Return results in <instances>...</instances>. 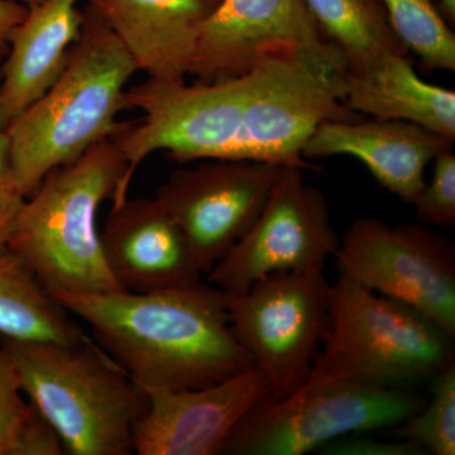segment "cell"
<instances>
[{"label":"cell","mask_w":455,"mask_h":455,"mask_svg":"<svg viewBox=\"0 0 455 455\" xmlns=\"http://www.w3.org/2000/svg\"><path fill=\"white\" fill-rule=\"evenodd\" d=\"M415 205L419 223L449 228L455 224V155L444 149L434 158L430 184H425Z\"/></svg>","instance_id":"cb8c5ba5"},{"label":"cell","mask_w":455,"mask_h":455,"mask_svg":"<svg viewBox=\"0 0 455 455\" xmlns=\"http://www.w3.org/2000/svg\"><path fill=\"white\" fill-rule=\"evenodd\" d=\"M347 61L328 37L263 60L244 74L236 161L311 169L302 149L325 122L358 121L344 104Z\"/></svg>","instance_id":"8992f818"},{"label":"cell","mask_w":455,"mask_h":455,"mask_svg":"<svg viewBox=\"0 0 455 455\" xmlns=\"http://www.w3.org/2000/svg\"><path fill=\"white\" fill-rule=\"evenodd\" d=\"M326 37L304 0H220L204 23L190 75L214 82Z\"/></svg>","instance_id":"4fadbf2b"},{"label":"cell","mask_w":455,"mask_h":455,"mask_svg":"<svg viewBox=\"0 0 455 455\" xmlns=\"http://www.w3.org/2000/svg\"><path fill=\"white\" fill-rule=\"evenodd\" d=\"M22 390L59 436L65 454L130 455L146 392L88 335L75 341L0 334Z\"/></svg>","instance_id":"277c9868"},{"label":"cell","mask_w":455,"mask_h":455,"mask_svg":"<svg viewBox=\"0 0 455 455\" xmlns=\"http://www.w3.org/2000/svg\"><path fill=\"white\" fill-rule=\"evenodd\" d=\"M425 403L406 388L307 379L283 400L259 401L236 425L221 454L310 453L348 434L397 427Z\"/></svg>","instance_id":"52a82bcc"},{"label":"cell","mask_w":455,"mask_h":455,"mask_svg":"<svg viewBox=\"0 0 455 455\" xmlns=\"http://www.w3.org/2000/svg\"><path fill=\"white\" fill-rule=\"evenodd\" d=\"M328 310V333L307 379L406 388L454 364V338L405 302L340 276Z\"/></svg>","instance_id":"5b68a950"},{"label":"cell","mask_w":455,"mask_h":455,"mask_svg":"<svg viewBox=\"0 0 455 455\" xmlns=\"http://www.w3.org/2000/svg\"><path fill=\"white\" fill-rule=\"evenodd\" d=\"M280 164L203 160L171 173L156 199L187 238L203 275L248 232L283 175Z\"/></svg>","instance_id":"8fae6325"},{"label":"cell","mask_w":455,"mask_h":455,"mask_svg":"<svg viewBox=\"0 0 455 455\" xmlns=\"http://www.w3.org/2000/svg\"><path fill=\"white\" fill-rule=\"evenodd\" d=\"M0 455H11L9 454L7 445L3 443L2 439H0Z\"/></svg>","instance_id":"f546056e"},{"label":"cell","mask_w":455,"mask_h":455,"mask_svg":"<svg viewBox=\"0 0 455 455\" xmlns=\"http://www.w3.org/2000/svg\"><path fill=\"white\" fill-rule=\"evenodd\" d=\"M451 142L406 121L325 122L302 149L307 158L350 156L361 161L386 190L414 204L425 188V169Z\"/></svg>","instance_id":"9a60e30c"},{"label":"cell","mask_w":455,"mask_h":455,"mask_svg":"<svg viewBox=\"0 0 455 455\" xmlns=\"http://www.w3.org/2000/svg\"><path fill=\"white\" fill-rule=\"evenodd\" d=\"M329 289L323 268L277 272L247 291L228 295L230 329L283 400L307 381L329 328Z\"/></svg>","instance_id":"ba28073f"},{"label":"cell","mask_w":455,"mask_h":455,"mask_svg":"<svg viewBox=\"0 0 455 455\" xmlns=\"http://www.w3.org/2000/svg\"><path fill=\"white\" fill-rule=\"evenodd\" d=\"M50 295L92 326L99 346L140 388H202L256 368L230 329L227 293L211 283Z\"/></svg>","instance_id":"6da1fadb"},{"label":"cell","mask_w":455,"mask_h":455,"mask_svg":"<svg viewBox=\"0 0 455 455\" xmlns=\"http://www.w3.org/2000/svg\"><path fill=\"white\" fill-rule=\"evenodd\" d=\"M344 104L374 119L423 125L454 143V90L421 80L405 53H385L363 68L347 70Z\"/></svg>","instance_id":"ac0fdd59"},{"label":"cell","mask_w":455,"mask_h":455,"mask_svg":"<svg viewBox=\"0 0 455 455\" xmlns=\"http://www.w3.org/2000/svg\"><path fill=\"white\" fill-rule=\"evenodd\" d=\"M323 33L339 47L347 70L385 53H409L392 28L381 0H304Z\"/></svg>","instance_id":"ffe728a7"},{"label":"cell","mask_w":455,"mask_h":455,"mask_svg":"<svg viewBox=\"0 0 455 455\" xmlns=\"http://www.w3.org/2000/svg\"><path fill=\"white\" fill-rule=\"evenodd\" d=\"M79 0H42L28 7L0 66L3 131L51 88L79 40L84 11Z\"/></svg>","instance_id":"e0dca14e"},{"label":"cell","mask_w":455,"mask_h":455,"mask_svg":"<svg viewBox=\"0 0 455 455\" xmlns=\"http://www.w3.org/2000/svg\"><path fill=\"white\" fill-rule=\"evenodd\" d=\"M23 394L16 364L0 347V439L9 454H65L55 431Z\"/></svg>","instance_id":"44dd1931"},{"label":"cell","mask_w":455,"mask_h":455,"mask_svg":"<svg viewBox=\"0 0 455 455\" xmlns=\"http://www.w3.org/2000/svg\"><path fill=\"white\" fill-rule=\"evenodd\" d=\"M395 436L418 443L430 454H455L454 364L434 377L429 405L401 423Z\"/></svg>","instance_id":"603a6c76"},{"label":"cell","mask_w":455,"mask_h":455,"mask_svg":"<svg viewBox=\"0 0 455 455\" xmlns=\"http://www.w3.org/2000/svg\"><path fill=\"white\" fill-rule=\"evenodd\" d=\"M127 164L112 140H101L73 164L51 171L27 197L8 250L49 292L124 291L108 267L98 211L119 205Z\"/></svg>","instance_id":"3957f363"},{"label":"cell","mask_w":455,"mask_h":455,"mask_svg":"<svg viewBox=\"0 0 455 455\" xmlns=\"http://www.w3.org/2000/svg\"><path fill=\"white\" fill-rule=\"evenodd\" d=\"M100 239L108 267L124 291H163L202 281L184 233L156 197H127L113 206Z\"/></svg>","instance_id":"5bb4252c"},{"label":"cell","mask_w":455,"mask_h":455,"mask_svg":"<svg viewBox=\"0 0 455 455\" xmlns=\"http://www.w3.org/2000/svg\"><path fill=\"white\" fill-rule=\"evenodd\" d=\"M325 455H425L429 454L420 444L411 440L396 439L383 442L366 436H350L333 440L319 448Z\"/></svg>","instance_id":"484cf974"},{"label":"cell","mask_w":455,"mask_h":455,"mask_svg":"<svg viewBox=\"0 0 455 455\" xmlns=\"http://www.w3.org/2000/svg\"><path fill=\"white\" fill-rule=\"evenodd\" d=\"M26 199L12 164L7 134L0 128V253L8 250Z\"/></svg>","instance_id":"d4e9b609"},{"label":"cell","mask_w":455,"mask_h":455,"mask_svg":"<svg viewBox=\"0 0 455 455\" xmlns=\"http://www.w3.org/2000/svg\"><path fill=\"white\" fill-rule=\"evenodd\" d=\"M442 5V13L444 14L445 20L454 25L455 22V0H439Z\"/></svg>","instance_id":"83f0119b"},{"label":"cell","mask_w":455,"mask_h":455,"mask_svg":"<svg viewBox=\"0 0 455 455\" xmlns=\"http://www.w3.org/2000/svg\"><path fill=\"white\" fill-rule=\"evenodd\" d=\"M28 7L17 0H0V66L4 62L12 37L23 22Z\"/></svg>","instance_id":"4316f807"},{"label":"cell","mask_w":455,"mask_h":455,"mask_svg":"<svg viewBox=\"0 0 455 455\" xmlns=\"http://www.w3.org/2000/svg\"><path fill=\"white\" fill-rule=\"evenodd\" d=\"M340 276L405 302L455 338V247L424 224H350L335 253Z\"/></svg>","instance_id":"9c48e42d"},{"label":"cell","mask_w":455,"mask_h":455,"mask_svg":"<svg viewBox=\"0 0 455 455\" xmlns=\"http://www.w3.org/2000/svg\"><path fill=\"white\" fill-rule=\"evenodd\" d=\"M0 334L17 339L75 341L82 328L16 254L0 253Z\"/></svg>","instance_id":"d6986e66"},{"label":"cell","mask_w":455,"mask_h":455,"mask_svg":"<svg viewBox=\"0 0 455 455\" xmlns=\"http://www.w3.org/2000/svg\"><path fill=\"white\" fill-rule=\"evenodd\" d=\"M137 66L92 5L84 9L79 40L64 71L5 128L12 164L27 197L57 167L73 164L124 123L125 94Z\"/></svg>","instance_id":"7a4b0ae2"},{"label":"cell","mask_w":455,"mask_h":455,"mask_svg":"<svg viewBox=\"0 0 455 455\" xmlns=\"http://www.w3.org/2000/svg\"><path fill=\"white\" fill-rule=\"evenodd\" d=\"M17 2L22 3V4L27 5V7H32V5L41 3L42 0H17Z\"/></svg>","instance_id":"f1b7e54d"},{"label":"cell","mask_w":455,"mask_h":455,"mask_svg":"<svg viewBox=\"0 0 455 455\" xmlns=\"http://www.w3.org/2000/svg\"><path fill=\"white\" fill-rule=\"evenodd\" d=\"M142 390L147 405L133 433L139 455L221 454L239 421L271 395L257 368L202 388Z\"/></svg>","instance_id":"7c38bea8"},{"label":"cell","mask_w":455,"mask_h":455,"mask_svg":"<svg viewBox=\"0 0 455 455\" xmlns=\"http://www.w3.org/2000/svg\"><path fill=\"white\" fill-rule=\"evenodd\" d=\"M397 37L427 70H455V36L434 0H381Z\"/></svg>","instance_id":"7402d4cb"},{"label":"cell","mask_w":455,"mask_h":455,"mask_svg":"<svg viewBox=\"0 0 455 455\" xmlns=\"http://www.w3.org/2000/svg\"><path fill=\"white\" fill-rule=\"evenodd\" d=\"M220 0H89L149 79L190 75L204 23Z\"/></svg>","instance_id":"2e32d148"},{"label":"cell","mask_w":455,"mask_h":455,"mask_svg":"<svg viewBox=\"0 0 455 455\" xmlns=\"http://www.w3.org/2000/svg\"><path fill=\"white\" fill-rule=\"evenodd\" d=\"M301 171L284 167L253 226L206 275L209 283L238 295L268 275L324 268L335 256L340 239L328 203L305 184Z\"/></svg>","instance_id":"30bf717a"}]
</instances>
